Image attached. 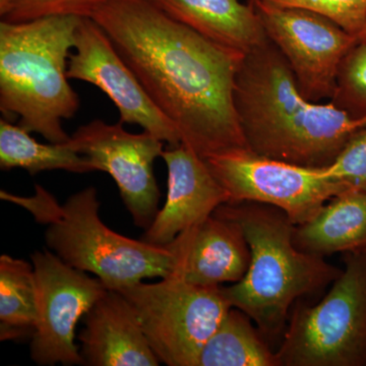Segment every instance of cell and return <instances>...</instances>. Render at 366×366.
<instances>
[{"label": "cell", "instance_id": "7", "mask_svg": "<svg viewBox=\"0 0 366 366\" xmlns=\"http://www.w3.org/2000/svg\"><path fill=\"white\" fill-rule=\"evenodd\" d=\"M136 310L152 350L169 366H197L199 353L230 310L222 287L175 276L119 289Z\"/></svg>", "mask_w": 366, "mask_h": 366}, {"label": "cell", "instance_id": "22", "mask_svg": "<svg viewBox=\"0 0 366 366\" xmlns=\"http://www.w3.org/2000/svg\"><path fill=\"white\" fill-rule=\"evenodd\" d=\"M281 6L296 7L320 14L347 33L361 38L366 32V0H267Z\"/></svg>", "mask_w": 366, "mask_h": 366}, {"label": "cell", "instance_id": "8", "mask_svg": "<svg viewBox=\"0 0 366 366\" xmlns=\"http://www.w3.org/2000/svg\"><path fill=\"white\" fill-rule=\"evenodd\" d=\"M227 192L229 203H257L281 209L295 226L310 222L334 197L348 192L322 169L257 155L249 149L204 158Z\"/></svg>", "mask_w": 366, "mask_h": 366}, {"label": "cell", "instance_id": "21", "mask_svg": "<svg viewBox=\"0 0 366 366\" xmlns=\"http://www.w3.org/2000/svg\"><path fill=\"white\" fill-rule=\"evenodd\" d=\"M329 101L350 117H366V39L358 40L344 56Z\"/></svg>", "mask_w": 366, "mask_h": 366}, {"label": "cell", "instance_id": "16", "mask_svg": "<svg viewBox=\"0 0 366 366\" xmlns=\"http://www.w3.org/2000/svg\"><path fill=\"white\" fill-rule=\"evenodd\" d=\"M164 13L215 44L245 55L269 41L254 7L239 0H152Z\"/></svg>", "mask_w": 366, "mask_h": 366}, {"label": "cell", "instance_id": "2", "mask_svg": "<svg viewBox=\"0 0 366 366\" xmlns=\"http://www.w3.org/2000/svg\"><path fill=\"white\" fill-rule=\"evenodd\" d=\"M233 95L247 148L302 167H329L350 137L366 127V117H352L330 101L305 98L269 40L242 57Z\"/></svg>", "mask_w": 366, "mask_h": 366}, {"label": "cell", "instance_id": "5", "mask_svg": "<svg viewBox=\"0 0 366 366\" xmlns=\"http://www.w3.org/2000/svg\"><path fill=\"white\" fill-rule=\"evenodd\" d=\"M0 199L26 209L46 226V244L53 254L72 268L95 274L110 290L172 274L174 257L167 245L125 237L102 222L94 187L76 192L62 204L39 184L33 196L1 190Z\"/></svg>", "mask_w": 366, "mask_h": 366}, {"label": "cell", "instance_id": "1", "mask_svg": "<svg viewBox=\"0 0 366 366\" xmlns=\"http://www.w3.org/2000/svg\"><path fill=\"white\" fill-rule=\"evenodd\" d=\"M91 18L177 127L182 144L203 159L249 149L233 95L244 55L206 39L152 0H105Z\"/></svg>", "mask_w": 366, "mask_h": 366}, {"label": "cell", "instance_id": "3", "mask_svg": "<svg viewBox=\"0 0 366 366\" xmlns=\"http://www.w3.org/2000/svg\"><path fill=\"white\" fill-rule=\"evenodd\" d=\"M242 228L250 264L242 280L222 287L231 307L249 315L264 336L285 332L295 301L333 283L342 269L298 249L295 225L284 212L257 203H227L215 211Z\"/></svg>", "mask_w": 366, "mask_h": 366}, {"label": "cell", "instance_id": "19", "mask_svg": "<svg viewBox=\"0 0 366 366\" xmlns=\"http://www.w3.org/2000/svg\"><path fill=\"white\" fill-rule=\"evenodd\" d=\"M20 125L0 120V167L2 170L21 168L37 174L42 171L66 170L69 172H92L90 162L69 142L41 144Z\"/></svg>", "mask_w": 366, "mask_h": 366}, {"label": "cell", "instance_id": "11", "mask_svg": "<svg viewBox=\"0 0 366 366\" xmlns=\"http://www.w3.org/2000/svg\"><path fill=\"white\" fill-rule=\"evenodd\" d=\"M69 143L88 159L94 171H104L113 178L134 224L148 228L159 211L154 162L162 157L164 142L147 131L131 134L120 122L109 124L96 119L79 127Z\"/></svg>", "mask_w": 366, "mask_h": 366}, {"label": "cell", "instance_id": "4", "mask_svg": "<svg viewBox=\"0 0 366 366\" xmlns=\"http://www.w3.org/2000/svg\"><path fill=\"white\" fill-rule=\"evenodd\" d=\"M79 16H53L0 23V112L49 143L71 139L62 120L74 117L79 98L67 67Z\"/></svg>", "mask_w": 366, "mask_h": 366}, {"label": "cell", "instance_id": "17", "mask_svg": "<svg viewBox=\"0 0 366 366\" xmlns=\"http://www.w3.org/2000/svg\"><path fill=\"white\" fill-rule=\"evenodd\" d=\"M295 242L322 257L366 252V192L351 190L330 199L312 220L295 226Z\"/></svg>", "mask_w": 366, "mask_h": 366}, {"label": "cell", "instance_id": "12", "mask_svg": "<svg viewBox=\"0 0 366 366\" xmlns=\"http://www.w3.org/2000/svg\"><path fill=\"white\" fill-rule=\"evenodd\" d=\"M67 67L69 79L86 81L104 92L119 112L120 122L137 124L169 147L182 144L174 124L158 109L139 79L92 18H81Z\"/></svg>", "mask_w": 366, "mask_h": 366}, {"label": "cell", "instance_id": "24", "mask_svg": "<svg viewBox=\"0 0 366 366\" xmlns=\"http://www.w3.org/2000/svg\"><path fill=\"white\" fill-rule=\"evenodd\" d=\"M322 172L348 192H366V127L350 137L336 160Z\"/></svg>", "mask_w": 366, "mask_h": 366}, {"label": "cell", "instance_id": "26", "mask_svg": "<svg viewBox=\"0 0 366 366\" xmlns=\"http://www.w3.org/2000/svg\"><path fill=\"white\" fill-rule=\"evenodd\" d=\"M361 39H366V32H365V36H363V37H362V38H361Z\"/></svg>", "mask_w": 366, "mask_h": 366}, {"label": "cell", "instance_id": "9", "mask_svg": "<svg viewBox=\"0 0 366 366\" xmlns=\"http://www.w3.org/2000/svg\"><path fill=\"white\" fill-rule=\"evenodd\" d=\"M249 2L290 66L301 94L314 102L329 101L342 60L360 38L312 11L267 0Z\"/></svg>", "mask_w": 366, "mask_h": 366}, {"label": "cell", "instance_id": "23", "mask_svg": "<svg viewBox=\"0 0 366 366\" xmlns=\"http://www.w3.org/2000/svg\"><path fill=\"white\" fill-rule=\"evenodd\" d=\"M105 0H11L9 13L1 21L24 23L53 16L91 18Z\"/></svg>", "mask_w": 366, "mask_h": 366}, {"label": "cell", "instance_id": "10", "mask_svg": "<svg viewBox=\"0 0 366 366\" xmlns=\"http://www.w3.org/2000/svg\"><path fill=\"white\" fill-rule=\"evenodd\" d=\"M31 259L38 297V325L31 341V357L39 365H84L74 343L76 327L107 288L50 249L35 252Z\"/></svg>", "mask_w": 366, "mask_h": 366}, {"label": "cell", "instance_id": "6", "mask_svg": "<svg viewBox=\"0 0 366 366\" xmlns=\"http://www.w3.org/2000/svg\"><path fill=\"white\" fill-rule=\"evenodd\" d=\"M344 262L322 301L295 307L279 366H366V252L345 254Z\"/></svg>", "mask_w": 366, "mask_h": 366}, {"label": "cell", "instance_id": "13", "mask_svg": "<svg viewBox=\"0 0 366 366\" xmlns=\"http://www.w3.org/2000/svg\"><path fill=\"white\" fill-rule=\"evenodd\" d=\"M163 160L168 171L167 199L143 236L144 242L166 245L230 202L204 159L189 147H169Z\"/></svg>", "mask_w": 366, "mask_h": 366}, {"label": "cell", "instance_id": "14", "mask_svg": "<svg viewBox=\"0 0 366 366\" xmlns=\"http://www.w3.org/2000/svg\"><path fill=\"white\" fill-rule=\"evenodd\" d=\"M174 257L170 276L202 287L236 283L247 274L250 249L237 223L214 213L166 244Z\"/></svg>", "mask_w": 366, "mask_h": 366}, {"label": "cell", "instance_id": "25", "mask_svg": "<svg viewBox=\"0 0 366 366\" xmlns=\"http://www.w3.org/2000/svg\"><path fill=\"white\" fill-rule=\"evenodd\" d=\"M9 4H11V0H0V16L4 19L9 13Z\"/></svg>", "mask_w": 366, "mask_h": 366}, {"label": "cell", "instance_id": "18", "mask_svg": "<svg viewBox=\"0 0 366 366\" xmlns=\"http://www.w3.org/2000/svg\"><path fill=\"white\" fill-rule=\"evenodd\" d=\"M261 334L249 315L231 307L204 344L197 366H279Z\"/></svg>", "mask_w": 366, "mask_h": 366}, {"label": "cell", "instance_id": "20", "mask_svg": "<svg viewBox=\"0 0 366 366\" xmlns=\"http://www.w3.org/2000/svg\"><path fill=\"white\" fill-rule=\"evenodd\" d=\"M38 325V297L33 264L0 257V340L32 338Z\"/></svg>", "mask_w": 366, "mask_h": 366}, {"label": "cell", "instance_id": "15", "mask_svg": "<svg viewBox=\"0 0 366 366\" xmlns=\"http://www.w3.org/2000/svg\"><path fill=\"white\" fill-rule=\"evenodd\" d=\"M79 335L84 365L157 366L136 310L117 290L107 291L85 315Z\"/></svg>", "mask_w": 366, "mask_h": 366}]
</instances>
